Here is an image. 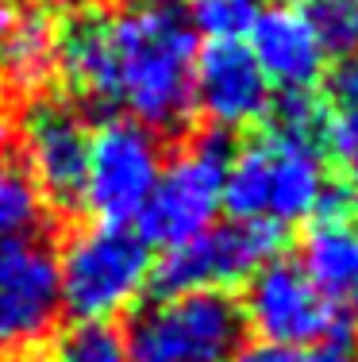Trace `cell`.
Returning <instances> with one entry per match:
<instances>
[{
	"label": "cell",
	"mask_w": 358,
	"mask_h": 362,
	"mask_svg": "<svg viewBox=\"0 0 358 362\" xmlns=\"http://www.w3.org/2000/svg\"><path fill=\"white\" fill-rule=\"evenodd\" d=\"M197 35L162 4H119L78 12L58 35V74L85 105L135 119L155 135L193 116Z\"/></svg>",
	"instance_id": "1"
},
{
	"label": "cell",
	"mask_w": 358,
	"mask_h": 362,
	"mask_svg": "<svg viewBox=\"0 0 358 362\" xmlns=\"http://www.w3.org/2000/svg\"><path fill=\"white\" fill-rule=\"evenodd\" d=\"M224 209L232 220L270 231L309 223L331 209V162L320 146L316 93L281 97L278 116L227 154Z\"/></svg>",
	"instance_id": "2"
},
{
	"label": "cell",
	"mask_w": 358,
	"mask_h": 362,
	"mask_svg": "<svg viewBox=\"0 0 358 362\" xmlns=\"http://www.w3.org/2000/svg\"><path fill=\"white\" fill-rule=\"evenodd\" d=\"M58 300L78 324H112L155 281V255L135 228L85 223L54 255Z\"/></svg>",
	"instance_id": "3"
},
{
	"label": "cell",
	"mask_w": 358,
	"mask_h": 362,
	"mask_svg": "<svg viewBox=\"0 0 358 362\" xmlns=\"http://www.w3.org/2000/svg\"><path fill=\"white\" fill-rule=\"evenodd\" d=\"M131 362H227L243 347V313L227 293H162L124 332Z\"/></svg>",
	"instance_id": "4"
},
{
	"label": "cell",
	"mask_w": 358,
	"mask_h": 362,
	"mask_svg": "<svg viewBox=\"0 0 358 362\" xmlns=\"http://www.w3.org/2000/svg\"><path fill=\"white\" fill-rule=\"evenodd\" d=\"M227 185V146L216 135L181 143L158 170L147 209L139 212V235L150 247H181L208 231L224 212Z\"/></svg>",
	"instance_id": "5"
},
{
	"label": "cell",
	"mask_w": 358,
	"mask_h": 362,
	"mask_svg": "<svg viewBox=\"0 0 358 362\" xmlns=\"http://www.w3.org/2000/svg\"><path fill=\"white\" fill-rule=\"evenodd\" d=\"M166 162L162 139L150 127L124 116H108L89 135V162L81 181V204L93 223L131 228L147 209L158 170Z\"/></svg>",
	"instance_id": "6"
},
{
	"label": "cell",
	"mask_w": 358,
	"mask_h": 362,
	"mask_svg": "<svg viewBox=\"0 0 358 362\" xmlns=\"http://www.w3.org/2000/svg\"><path fill=\"white\" fill-rule=\"evenodd\" d=\"M243 327L262 343L312 351L331 335L347 332L343 313L320 293V286L301 270L297 258H270L243 286Z\"/></svg>",
	"instance_id": "7"
},
{
	"label": "cell",
	"mask_w": 358,
	"mask_h": 362,
	"mask_svg": "<svg viewBox=\"0 0 358 362\" xmlns=\"http://www.w3.org/2000/svg\"><path fill=\"white\" fill-rule=\"evenodd\" d=\"M62 316L54 251L39 235L0 239V362H23Z\"/></svg>",
	"instance_id": "8"
},
{
	"label": "cell",
	"mask_w": 358,
	"mask_h": 362,
	"mask_svg": "<svg viewBox=\"0 0 358 362\" xmlns=\"http://www.w3.org/2000/svg\"><path fill=\"white\" fill-rule=\"evenodd\" d=\"M281 231L246 220H216L189 243L169 247L155 266L162 293H232L278 258Z\"/></svg>",
	"instance_id": "9"
},
{
	"label": "cell",
	"mask_w": 358,
	"mask_h": 362,
	"mask_svg": "<svg viewBox=\"0 0 358 362\" xmlns=\"http://www.w3.org/2000/svg\"><path fill=\"white\" fill-rule=\"evenodd\" d=\"M89 135L93 127L85 116L66 100L42 97L31 100L20 116V166L28 170L31 185L42 201L58 209H78L81 181L89 162Z\"/></svg>",
	"instance_id": "10"
},
{
	"label": "cell",
	"mask_w": 358,
	"mask_h": 362,
	"mask_svg": "<svg viewBox=\"0 0 358 362\" xmlns=\"http://www.w3.org/2000/svg\"><path fill=\"white\" fill-rule=\"evenodd\" d=\"M193 112L212 132H254L274 116V89L246 42H204L197 50Z\"/></svg>",
	"instance_id": "11"
},
{
	"label": "cell",
	"mask_w": 358,
	"mask_h": 362,
	"mask_svg": "<svg viewBox=\"0 0 358 362\" xmlns=\"http://www.w3.org/2000/svg\"><path fill=\"white\" fill-rule=\"evenodd\" d=\"M246 50L266 74L274 97H312L331 62L309 0H278L262 8L246 35Z\"/></svg>",
	"instance_id": "12"
},
{
	"label": "cell",
	"mask_w": 358,
	"mask_h": 362,
	"mask_svg": "<svg viewBox=\"0 0 358 362\" xmlns=\"http://www.w3.org/2000/svg\"><path fill=\"white\" fill-rule=\"evenodd\" d=\"M297 262L339 313L358 316V220L354 216L323 209L316 220H309Z\"/></svg>",
	"instance_id": "13"
},
{
	"label": "cell",
	"mask_w": 358,
	"mask_h": 362,
	"mask_svg": "<svg viewBox=\"0 0 358 362\" xmlns=\"http://www.w3.org/2000/svg\"><path fill=\"white\" fill-rule=\"evenodd\" d=\"M58 28L50 12L31 4H0V81L39 93L58 74Z\"/></svg>",
	"instance_id": "14"
},
{
	"label": "cell",
	"mask_w": 358,
	"mask_h": 362,
	"mask_svg": "<svg viewBox=\"0 0 358 362\" xmlns=\"http://www.w3.org/2000/svg\"><path fill=\"white\" fill-rule=\"evenodd\" d=\"M320 146L328 162L358 174V54H343L320 81Z\"/></svg>",
	"instance_id": "15"
},
{
	"label": "cell",
	"mask_w": 358,
	"mask_h": 362,
	"mask_svg": "<svg viewBox=\"0 0 358 362\" xmlns=\"http://www.w3.org/2000/svg\"><path fill=\"white\" fill-rule=\"evenodd\" d=\"M42 220V197L35 193L28 170L8 146H0V239L35 235Z\"/></svg>",
	"instance_id": "16"
},
{
	"label": "cell",
	"mask_w": 358,
	"mask_h": 362,
	"mask_svg": "<svg viewBox=\"0 0 358 362\" xmlns=\"http://www.w3.org/2000/svg\"><path fill=\"white\" fill-rule=\"evenodd\" d=\"M258 0H189V28L204 42H243L258 20Z\"/></svg>",
	"instance_id": "17"
},
{
	"label": "cell",
	"mask_w": 358,
	"mask_h": 362,
	"mask_svg": "<svg viewBox=\"0 0 358 362\" xmlns=\"http://www.w3.org/2000/svg\"><path fill=\"white\" fill-rule=\"evenodd\" d=\"M50 362H131V358H127L124 332H116L112 324H73L54 343Z\"/></svg>",
	"instance_id": "18"
},
{
	"label": "cell",
	"mask_w": 358,
	"mask_h": 362,
	"mask_svg": "<svg viewBox=\"0 0 358 362\" xmlns=\"http://www.w3.org/2000/svg\"><path fill=\"white\" fill-rule=\"evenodd\" d=\"M331 54H358V0H309Z\"/></svg>",
	"instance_id": "19"
},
{
	"label": "cell",
	"mask_w": 358,
	"mask_h": 362,
	"mask_svg": "<svg viewBox=\"0 0 358 362\" xmlns=\"http://www.w3.org/2000/svg\"><path fill=\"white\" fill-rule=\"evenodd\" d=\"M227 362H312L309 351H297V347H278V343H243Z\"/></svg>",
	"instance_id": "20"
},
{
	"label": "cell",
	"mask_w": 358,
	"mask_h": 362,
	"mask_svg": "<svg viewBox=\"0 0 358 362\" xmlns=\"http://www.w3.org/2000/svg\"><path fill=\"white\" fill-rule=\"evenodd\" d=\"M4 4H31V8H42V12H50V8H62V4H78V0H4Z\"/></svg>",
	"instance_id": "21"
},
{
	"label": "cell",
	"mask_w": 358,
	"mask_h": 362,
	"mask_svg": "<svg viewBox=\"0 0 358 362\" xmlns=\"http://www.w3.org/2000/svg\"><path fill=\"white\" fill-rule=\"evenodd\" d=\"M351 209H354V220H358V174H354V189H351Z\"/></svg>",
	"instance_id": "22"
},
{
	"label": "cell",
	"mask_w": 358,
	"mask_h": 362,
	"mask_svg": "<svg viewBox=\"0 0 358 362\" xmlns=\"http://www.w3.org/2000/svg\"><path fill=\"white\" fill-rule=\"evenodd\" d=\"M131 4H162V8H174V0H131Z\"/></svg>",
	"instance_id": "23"
}]
</instances>
